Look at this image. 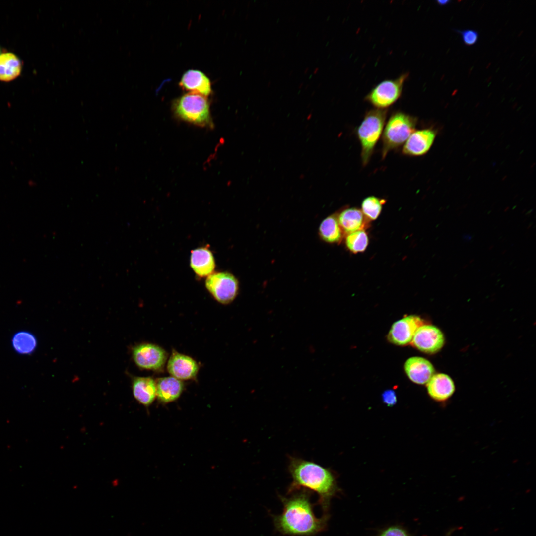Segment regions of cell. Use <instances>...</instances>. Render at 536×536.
Wrapping results in <instances>:
<instances>
[{
    "mask_svg": "<svg viewBox=\"0 0 536 536\" xmlns=\"http://www.w3.org/2000/svg\"><path fill=\"white\" fill-rule=\"evenodd\" d=\"M282 513L275 519L278 529L285 534L311 535L322 530L323 520L314 514L309 497L305 492L284 499Z\"/></svg>",
    "mask_w": 536,
    "mask_h": 536,
    "instance_id": "1",
    "label": "cell"
},
{
    "mask_svg": "<svg viewBox=\"0 0 536 536\" xmlns=\"http://www.w3.org/2000/svg\"><path fill=\"white\" fill-rule=\"evenodd\" d=\"M288 470L292 478L290 491L302 487L308 488L318 494L324 501L336 489L333 472L314 462L291 456Z\"/></svg>",
    "mask_w": 536,
    "mask_h": 536,
    "instance_id": "2",
    "label": "cell"
},
{
    "mask_svg": "<svg viewBox=\"0 0 536 536\" xmlns=\"http://www.w3.org/2000/svg\"><path fill=\"white\" fill-rule=\"evenodd\" d=\"M387 109H372L367 111L358 126L356 135L361 148L362 164L366 166L381 136L387 116Z\"/></svg>",
    "mask_w": 536,
    "mask_h": 536,
    "instance_id": "3",
    "label": "cell"
},
{
    "mask_svg": "<svg viewBox=\"0 0 536 536\" xmlns=\"http://www.w3.org/2000/svg\"><path fill=\"white\" fill-rule=\"evenodd\" d=\"M175 115L179 119L195 125L212 128L209 103L206 96L189 92L176 99L173 103Z\"/></svg>",
    "mask_w": 536,
    "mask_h": 536,
    "instance_id": "4",
    "label": "cell"
},
{
    "mask_svg": "<svg viewBox=\"0 0 536 536\" xmlns=\"http://www.w3.org/2000/svg\"><path fill=\"white\" fill-rule=\"evenodd\" d=\"M416 117L402 111L392 113L383 130L382 137V157L403 145L415 131Z\"/></svg>",
    "mask_w": 536,
    "mask_h": 536,
    "instance_id": "5",
    "label": "cell"
},
{
    "mask_svg": "<svg viewBox=\"0 0 536 536\" xmlns=\"http://www.w3.org/2000/svg\"><path fill=\"white\" fill-rule=\"evenodd\" d=\"M408 76L405 73L396 79L382 81L366 96L365 100L377 109H386L400 98Z\"/></svg>",
    "mask_w": 536,
    "mask_h": 536,
    "instance_id": "6",
    "label": "cell"
},
{
    "mask_svg": "<svg viewBox=\"0 0 536 536\" xmlns=\"http://www.w3.org/2000/svg\"><path fill=\"white\" fill-rule=\"evenodd\" d=\"M205 286L213 298L223 304L232 302L239 290L238 280L228 272L212 273L207 277Z\"/></svg>",
    "mask_w": 536,
    "mask_h": 536,
    "instance_id": "7",
    "label": "cell"
},
{
    "mask_svg": "<svg viewBox=\"0 0 536 536\" xmlns=\"http://www.w3.org/2000/svg\"><path fill=\"white\" fill-rule=\"evenodd\" d=\"M132 357L139 368L156 371L163 368L167 354L164 349L156 344L144 343L133 348Z\"/></svg>",
    "mask_w": 536,
    "mask_h": 536,
    "instance_id": "8",
    "label": "cell"
},
{
    "mask_svg": "<svg viewBox=\"0 0 536 536\" xmlns=\"http://www.w3.org/2000/svg\"><path fill=\"white\" fill-rule=\"evenodd\" d=\"M443 334L437 327L431 325H422L417 330L411 341L420 351L428 354L439 351L444 344Z\"/></svg>",
    "mask_w": 536,
    "mask_h": 536,
    "instance_id": "9",
    "label": "cell"
},
{
    "mask_svg": "<svg viewBox=\"0 0 536 536\" xmlns=\"http://www.w3.org/2000/svg\"><path fill=\"white\" fill-rule=\"evenodd\" d=\"M423 321L416 315H409L395 322L388 335L389 340L397 345H405L411 342L418 328Z\"/></svg>",
    "mask_w": 536,
    "mask_h": 536,
    "instance_id": "10",
    "label": "cell"
},
{
    "mask_svg": "<svg viewBox=\"0 0 536 536\" xmlns=\"http://www.w3.org/2000/svg\"><path fill=\"white\" fill-rule=\"evenodd\" d=\"M436 135V131L431 128L414 131L404 144L402 154L409 156L425 154L431 147Z\"/></svg>",
    "mask_w": 536,
    "mask_h": 536,
    "instance_id": "11",
    "label": "cell"
},
{
    "mask_svg": "<svg viewBox=\"0 0 536 536\" xmlns=\"http://www.w3.org/2000/svg\"><path fill=\"white\" fill-rule=\"evenodd\" d=\"M167 370L174 378L189 380L196 376L199 367L192 358L174 351L168 361Z\"/></svg>",
    "mask_w": 536,
    "mask_h": 536,
    "instance_id": "12",
    "label": "cell"
},
{
    "mask_svg": "<svg viewBox=\"0 0 536 536\" xmlns=\"http://www.w3.org/2000/svg\"><path fill=\"white\" fill-rule=\"evenodd\" d=\"M404 370L411 381L420 385L427 384L435 372L429 361L418 356L408 358L404 364Z\"/></svg>",
    "mask_w": 536,
    "mask_h": 536,
    "instance_id": "13",
    "label": "cell"
},
{
    "mask_svg": "<svg viewBox=\"0 0 536 536\" xmlns=\"http://www.w3.org/2000/svg\"><path fill=\"white\" fill-rule=\"evenodd\" d=\"M427 390L433 400L438 402H445L454 393L455 386L450 376L438 373L434 374L427 382Z\"/></svg>",
    "mask_w": 536,
    "mask_h": 536,
    "instance_id": "14",
    "label": "cell"
},
{
    "mask_svg": "<svg viewBox=\"0 0 536 536\" xmlns=\"http://www.w3.org/2000/svg\"><path fill=\"white\" fill-rule=\"evenodd\" d=\"M190 266L200 278L208 277L213 273L215 262L208 246L199 247L191 252Z\"/></svg>",
    "mask_w": 536,
    "mask_h": 536,
    "instance_id": "15",
    "label": "cell"
},
{
    "mask_svg": "<svg viewBox=\"0 0 536 536\" xmlns=\"http://www.w3.org/2000/svg\"><path fill=\"white\" fill-rule=\"evenodd\" d=\"M179 86L183 90L197 93L205 96L211 92L209 79L203 72L197 70H189L182 76Z\"/></svg>",
    "mask_w": 536,
    "mask_h": 536,
    "instance_id": "16",
    "label": "cell"
},
{
    "mask_svg": "<svg viewBox=\"0 0 536 536\" xmlns=\"http://www.w3.org/2000/svg\"><path fill=\"white\" fill-rule=\"evenodd\" d=\"M155 383L156 397L163 403L176 401L184 390V384L181 380L172 376L159 378Z\"/></svg>",
    "mask_w": 536,
    "mask_h": 536,
    "instance_id": "17",
    "label": "cell"
},
{
    "mask_svg": "<svg viewBox=\"0 0 536 536\" xmlns=\"http://www.w3.org/2000/svg\"><path fill=\"white\" fill-rule=\"evenodd\" d=\"M133 394L141 404L148 407L156 397L155 381L150 377H134L132 383Z\"/></svg>",
    "mask_w": 536,
    "mask_h": 536,
    "instance_id": "18",
    "label": "cell"
},
{
    "mask_svg": "<svg viewBox=\"0 0 536 536\" xmlns=\"http://www.w3.org/2000/svg\"><path fill=\"white\" fill-rule=\"evenodd\" d=\"M337 219L342 231L346 234L365 230L368 226L369 220L363 215L361 210L356 207L343 210L339 214Z\"/></svg>",
    "mask_w": 536,
    "mask_h": 536,
    "instance_id": "19",
    "label": "cell"
},
{
    "mask_svg": "<svg viewBox=\"0 0 536 536\" xmlns=\"http://www.w3.org/2000/svg\"><path fill=\"white\" fill-rule=\"evenodd\" d=\"M22 63L14 54H0V80L8 82L17 78L21 72Z\"/></svg>",
    "mask_w": 536,
    "mask_h": 536,
    "instance_id": "20",
    "label": "cell"
},
{
    "mask_svg": "<svg viewBox=\"0 0 536 536\" xmlns=\"http://www.w3.org/2000/svg\"><path fill=\"white\" fill-rule=\"evenodd\" d=\"M37 344L36 336L27 330L18 331L12 336V348L16 353L19 355L32 354L36 350Z\"/></svg>",
    "mask_w": 536,
    "mask_h": 536,
    "instance_id": "21",
    "label": "cell"
},
{
    "mask_svg": "<svg viewBox=\"0 0 536 536\" xmlns=\"http://www.w3.org/2000/svg\"><path fill=\"white\" fill-rule=\"evenodd\" d=\"M342 231L339 224L337 216L332 214L327 217L321 223L319 234L321 238L326 242H339L343 236Z\"/></svg>",
    "mask_w": 536,
    "mask_h": 536,
    "instance_id": "22",
    "label": "cell"
},
{
    "mask_svg": "<svg viewBox=\"0 0 536 536\" xmlns=\"http://www.w3.org/2000/svg\"><path fill=\"white\" fill-rule=\"evenodd\" d=\"M386 200L374 196H370L363 199L361 203V211L369 220H376L380 215Z\"/></svg>",
    "mask_w": 536,
    "mask_h": 536,
    "instance_id": "23",
    "label": "cell"
},
{
    "mask_svg": "<svg viewBox=\"0 0 536 536\" xmlns=\"http://www.w3.org/2000/svg\"><path fill=\"white\" fill-rule=\"evenodd\" d=\"M365 230H360L349 234L345 238V245L352 253L364 252L369 243V238Z\"/></svg>",
    "mask_w": 536,
    "mask_h": 536,
    "instance_id": "24",
    "label": "cell"
},
{
    "mask_svg": "<svg viewBox=\"0 0 536 536\" xmlns=\"http://www.w3.org/2000/svg\"><path fill=\"white\" fill-rule=\"evenodd\" d=\"M455 31L460 34L464 43L468 46H471L475 44L478 39V33L473 29H465L459 30L454 29Z\"/></svg>",
    "mask_w": 536,
    "mask_h": 536,
    "instance_id": "25",
    "label": "cell"
},
{
    "mask_svg": "<svg viewBox=\"0 0 536 536\" xmlns=\"http://www.w3.org/2000/svg\"><path fill=\"white\" fill-rule=\"evenodd\" d=\"M382 399L384 403L388 406H392L397 402V396L392 390H385L382 394Z\"/></svg>",
    "mask_w": 536,
    "mask_h": 536,
    "instance_id": "26",
    "label": "cell"
},
{
    "mask_svg": "<svg viewBox=\"0 0 536 536\" xmlns=\"http://www.w3.org/2000/svg\"><path fill=\"white\" fill-rule=\"evenodd\" d=\"M380 536H408L402 529L398 527H391L384 531Z\"/></svg>",
    "mask_w": 536,
    "mask_h": 536,
    "instance_id": "27",
    "label": "cell"
},
{
    "mask_svg": "<svg viewBox=\"0 0 536 536\" xmlns=\"http://www.w3.org/2000/svg\"><path fill=\"white\" fill-rule=\"evenodd\" d=\"M450 2H451V1H450V0H437V1H436V2H437V4H438V5H441V6H444V5H447V4H449V3Z\"/></svg>",
    "mask_w": 536,
    "mask_h": 536,
    "instance_id": "28",
    "label": "cell"
},
{
    "mask_svg": "<svg viewBox=\"0 0 536 536\" xmlns=\"http://www.w3.org/2000/svg\"><path fill=\"white\" fill-rule=\"evenodd\" d=\"M0 52H1V49H0Z\"/></svg>",
    "mask_w": 536,
    "mask_h": 536,
    "instance_id": "29",
    "label": "cell"
}]
</instances>
